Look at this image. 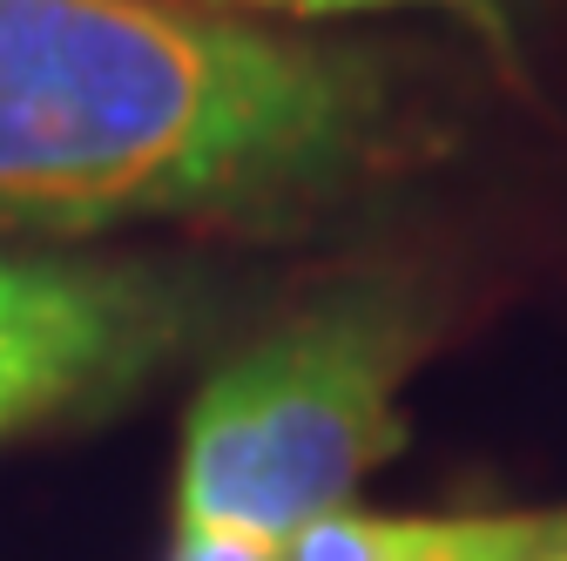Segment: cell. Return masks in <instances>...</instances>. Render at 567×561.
Masks as SVG:
<instances>
[{
	"instance_id": "obj_1",
	"label": "cell",
	"mask_w": 567,
	"mask_h": 561,
	"mask_svg": "<svg viewBox=\"0 0 567 561\" xmlns=\"http://www.w3.org/2000/svg\"><path fill=\"white\" fill-rule=\"evenodd\" d=\"M385 68L183 0H0V231L284 217L351 190Z\"/></svg>"
},
{
	"instance_id": "obj_2",
	"label": "cell",
	"mask_w": 567,
	"mask_h": 561,
	"mask_svg": "<svg viewBox=\"0 0 567 561\" xmlns=\"http://www.w3.org/2000/svg\"><path fill=\"white\" fill-rule=\"evenodd\" d=\"M412 359L419 312L399 285H344L250 338L183 419L176 534L284 548L305 521L351 508V487L405 447Z\"/></svg>"
},
{
	"instance_id": "obj_3",
	"label": "cell",
	"mask_w": 567,
	"mask_h": 561,
	"mask_svg": "<svg viewBox=\"0 0 567 561\" xmlns=\"http://www.w3.org/2000/svg\"><path fill=\"white\" fill-rule=\"evenodd\" d=\"M183 332L189 298L150 271L0 244V440L109 406Z\"/></svg>"
},
{
	"instance_id": "obj_4",
	"label": "cell",
	"mask_w": 567,
	"mask_h": 561,
	"mask_svg": "<svg viewBox=\"0 0 567 561\" xmlns=\"http://www.w3.org/2000/svg\"><path fill=\"white\" fill-rule=\"evenodd\" d=\"M466 534V514H359L331 508L305 521L291 541L277 548V561H446Z\"/></svg>"
},
{
	"instance_id": "obj_5",
	"label": "cell",
	"mask_w": 567,
	"mask_h": 561,
	"mask_svg": "<svg viewBox=\"0 0 567 561\" xmlns=\"http://www.w3.org/2000/svg\"><path fill=\"white\" fill-rule=\"evenodd\" d=\"M567 548V514H466L446 561H554Z\"/></svg>"
},
{
	"instance_id": "obj_6",
	"label": "cell",
	"mask_w": 567,
	"mask_h": 561,
	"mask_svg": "<svg viewBox=\"0 0 567 561\" xmlns=\"http://www.w3.org/2000/svg\"><path fill=\"white\" fill-rule=\"evenodd\" d=\"M230 8H264V14H305V21H331V14H379V8H440L466 28H480L486 41L507 48V14L493 0H230Z\"/></svg>"
},
{
	"instance_id": "obj_7",
	"label": "cell",
	"mask_w": 567,
	"mask_h": 561,
	"mask_svg": "<svg viewBox=\"0 0 567 561\" xmlns=\"http://www.w3.org/2000/svg\"><path fill=\"white\" fill-rule=\"evenodd\" d=\"M169 561H277V548L244 541V534H176Z\"/></svg>"
},
{
	"instance_id": "obj_8",
	"label": "cell",
	"mask_w": 567,
	"mask_h": 561,
	"mask_svg": "<svg viewBox=\"0 0 567 561\" xmlns=\"http://www.w3.org/2000/svg\"><path fill=\"white\" fill-rule=\"evenodd\" d=\"M554 561H567V548H560V554H554Z\"/></svg>"
}]
</instances>
